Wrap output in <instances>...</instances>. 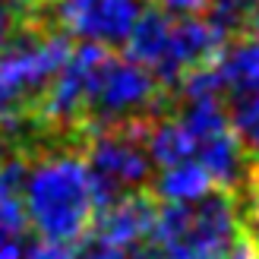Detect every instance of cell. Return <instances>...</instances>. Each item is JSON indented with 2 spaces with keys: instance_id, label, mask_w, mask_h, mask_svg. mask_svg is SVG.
<instances>
[{
  "instance_id": "cell-5",
  "label": "cell",
  "mask_w": 259,
  "mask_h": 259,
  "mask_svg": "<svg viewBox=\"0 0 259 259\" xmlns=\"http://www.w3.org/2000/svg\"><path fill=\"white\" fill-rule=\"evenodd\" d=\"M158 205H161V199L155 196V190L149 184L136 187V190H126L95 215L92 228L101 237H108L111 243H117L123 250L136 247V243L152 237L155 218H158Z\"/></svg>"
},
{
  "instance_id": "cell-3",
  "label": "cell",
  "mask_w": 259,
  "mask_h": 259,
  "mask_svg": "<svg viewBox=\"0 0 259 259\" xmlns=\"http://www.w3.org/2000/svg\"><path fill=\"white\" fill-rule=\"evenodd\" d=\"M240 231L243 218L234 193L212 187L193 202L161 199L149 240L158 243L167 259H222Z\"/></svg>"
},
{
  "instance_id": "cell-2",
  "label": "cell",
  "mask_w": 259,
  "mask_h": 259,
  "mask_svg": "<svg viewBox=\"0 0 259 259\" xmlns=\"http://www.w3.org/2000/svg\"><path fill=\"white\" fill-rule=\"evenodd\" d=\"M177 105L180 101L171 85H164L142 63L101 45L85 79V101H82L85 133H92L95 126L133 117H167L177 111Z\"/></svg>"
},
{
  "instance_id": "cell-1",
  "label": "cell",
  "mask_w": 259,
  "mask_h": 259,
  "mask_svg": "<svg viewBox=\"0 0 259 259\" xmlns=\"http://www.w3.org/2000/svg\"><path fill=\"white\" fill-rule=\"evenodd\" d=\"M25 218L38 237L70 243L95 222V190L85 152L51 149L29 161L22 184Z\"/></svg>"
},
{
  "instance_id": "cell-13",
  "label": "cell",
  "mask_w": 259,
  "mask_h": 259,
  "mask_svg": "<svg viewBox=\"0 0 259 259\" xmlns=\"http://www.w3.org/2000/svg\"><path fill=\"white\" fill-rule=\"evenodd\" d=\"M222 259H259V243H256V237H253V231L243 228Z\"/></svg>"
},
{
  "instance_id": "cell-12",
  "label": "cell",
  "mask_w": 259,
  "mask_h": 259,
  "mask_svg": "<svg viewBox=\"0 0 259 259\" xmlns=\"http://www.w3.org/2000/svg\"><path fill=\"white\" fill-rule=\"evenodd\" d=\"M149 4L161 7L164 13H171V16H205V10H209L212 0H149Z\"/></svg>"
},
{
  "instance_id": "cell-7",
  "label": "cell",
  "mask_w": 259,
  "mask_h": 259,
  "mask_svg": "<svg viewBox=\"0 0 259 259\" xmlns=\"http://www.w3.org/2000/svg\"><path fill=\"white\" fill-rule=\"evenodd\" d=\"M215 73L222 79L228 98L247 95L259 89V35H240L225 41L215 60Z\"/></svg>"
},
{
  "instance_id": "cell-10",
  "label": "cell",
  "mask_w": 259,
  "mask_h": 259,
  "mask_svg": "<svg viewBox=\"0 0 259 259\" xmlns=\"http://www.w3.org/2000/svg\"><path fill=\"white\" fill-rule=\"evenodd\" d=\"M225 105H228V117H231V126L237 130V136L250 149H259V89L237 98H228Z\"/></svg>"
},
{
  "instance_id": "cell-6",
  "label": "cell",
  "mask_w": 259,
  "mask_h": 259,
  "mask_svg": "<svg viewBox=\"0 0 259 259\" xmlns=\"http://www.w3.org/2000/svg\"><path fill=\"white\" fill-rule=\"evenodd\" d=\"M171 25H174V16L164 13L161 7H142L139 16L130 29L126 41H123V54L130 60L142 63L149 73H155L164 85H174V70H171Z\"/></svg>"
},
{
  "instance_id": "cell-8",
  "label": "cell",
  "mask_w": 259,
  "mask_h": 259,
  "mask_svg": "<svg viewBox=\"0 0 259 259\" xmlns=\"http://www.w3.org/2000/svg\"><path fill=\"white\" fill-rule=\"evenodd\" d=\"M149 187L164 202H193V199L205 196L215 184H212L209 171L196 158H187V161H177L171 167H161V174L155 180H149Z\"/></svg>"
},
{
  "instance_id": "cell-9",
  "label": "cell",
  "mask_w": 259,
  "mask_h": 259,
  "mask_svg": "<svg viewBox=\"0 0 259 259\" xmlns=\"http://www.w3.org/2000/svg\"><path fill=\"white\" fill-rule=\"evenodd\" d=\"M256 7H259V0H212L209 10H205V19L215 25L225 41H231V38L250 35Z\"/></svg>"
},
{
  "instance_id": "cell-4",
  "label": "cell",
  "mask_w": 259,
  "mask_h": 259,
  "mask_svg": "<svg viewBox=\"0 0 259 259\" xmlns=\"http://www.w3.org/2000/svg\"><path fill=\"white\" fill-rule=\"evenodd\" d=\"M139 10V0H63L57 25L76 38L114 48L126 41Z\"/></svg>"
},
{
  "instance_id": "cell-11",
  "label": "cell",
  "mask_w": 259,
  "mask_h": 259,
  "mask_svg": "<svg viewBox=\"0 0 259 259\" xmlns=\"http://www.w3.org/2000/svg\"><path fill=\"white\" fill-rule=\"evenodd\" d=\"M19 199L22 196H7V193H0V250L13 247V243H22L32 234L29 218H25V209H22Z\"/></svg>"
}]
</instances>
